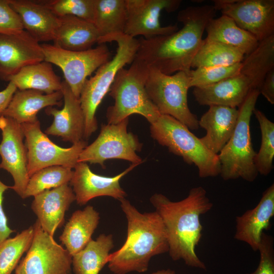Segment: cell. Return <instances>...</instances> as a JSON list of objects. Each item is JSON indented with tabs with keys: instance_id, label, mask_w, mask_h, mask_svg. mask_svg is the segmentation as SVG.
Returning a JSON list of instances; mask_svg holds the SVG:
<instances>
[{
	"instance_id": "obj_1",
	"label": "cell",
	"mask_w": 274,
	"mask_h": 274,
	"mask_svg": "<svg viewBox=\"0 0 274 274\" xmlns=\"http://www.w3.org/2000/svg\"><path fill=\"white\" fill-rule=\"evenodd\" d=\"M216 12L213 5L189 6L181 10L177 20L183 27L170 34L138 40L134 61L166 75L189 72L206 27Z\"/></svg>"
},
{
	"instance_id": "obj_2",
	"label": "cell",
	"mask_w": 274,
	"mask_h": 274,
	"mask_svg": "<svg viewBox=\"0 0 274 274\" xmlns=\"http://www.w3.org/2000/svg\"><path fill=\"white\" fill-rule=\"evenodd\" d=\"M150 201L165 228L168 253L174 261L183 260L190 267L206 269L195 248L202 236L200 217L209 212L213 203L201 186L194 187L184 199L173 201L161 193H155Z\"/></svg>"
},
{
	"instance_id": "obj_3",
	"label": "cell",
	"mask_w": 274,
	"mask_h": 274,
	"mask_svg": "<svg viewBox=\"0 0 274 274\" xmlns=\"http://www.w3.org/2000/svg\"><path fill=\"white\" fill-rule=\"evenodd\" d=\"M119 201L127 221V237L109 255V269L114 274L146 272L153 257L168 252L165 226L156 211L142 213L125 198Z\"/></svg>"
},
{
	"instance_id": "obj_4",
	"label": "cell",
	"mask_w": 274,
	"mask_h": 274,
	"mask_svg": "<svg viewBox=\"0 0 274 274\" xmlns=\"http://www.w3.org/2000/svg\"><path fill=\"white\" fill-rule=\"evenodd\" d=\"M112 42L117 44L115 55L86 80L80 96L85 119L84 140H88L97 130V109L109 91L118 72L133 61L139 45L138 40L123 33L101 38L97 43L99 45Z\"/></svg>"
},
{
	"instance_id": "obj_5",
	"label": "cell",
	"mask_w": 274,
	"mask_h": 274,
	"mask_svg": "<svg viewBox=\"0 0 274 274\" xmlns=\"http://www.w3.org/2000/svg\"><path fill=\"white\" fill-rule=\"evenodd\" d=\"M148 73L147 66L134 60L129 68L118 72L109 91L114 104L107 109V124H117L135 114L143 116L150 124L159 118L161 114L145 88Z\"/></svg>"
},
{
	"instance_id": "obj_6",
	"label": "cell",
	"mask_w": 274,
	"mask_h": 274,
	"mask_svg": "<svg viewBox=\"0 0 274 274\" xmlns=\"http://www.w3.org/2000/svg\"><path fill=\"white\" fill-rule=\"evenodd\" d=\"M151 136L159 145L182 158L189 165L194 164L201 178L215 177L220 174L221 165L218 155L210 151L200 138L172 116L161 115L150 124Z\"/></svg>"
},
{
	"instance_id": "obj_7",
	"label": "cell",
	"mask_w": 274,
	"mask_h": 274,
	"mask_svg": "<svg viewBox=\"0 0 274 274\" xmlns=\"http://www.w3.org/2000/svg\"><path fill=\"white\" fill-rule=\"evenodd\" d=\"M259 91H251L238 108L237 123L230 139L218 154L220 175L224 180L242 178L252 182L258 176L255 152L251 138L250 124Z\"/></svg>"
},
{
	"instance_id": "obj_8",
	"label": "cell",
	"mask_w": 274,
	"mask_h": 274,
	"mask_svg": "<svg viewBox=\"0 0 274 274\" xmlns=\"http://www.w3.org/2000/svg\"><path fill=\"white\" fill-rule=\"evenodd\" d=\"M148 68L145 88L160 114L172 116L189 129L199 128L198 119L188 104L190 71L166 75L155 68Z\"/></svg>"
},
{
	"instance_id": "obj_9",
	"label": "cell",
	"mask_w": 274,
	"mask_h": 274,
	"mask_svg": "<svg viewBox=\"0 0 274 274\" xmlns=\"http://www.w3.org/2000/svg\"><path fill=\"white\" fill-rule=\"evenodd\" d=\"M128 119L117 124H101L97 138L83 150L78 162L98 164L103 168L106 161L111 159L141 164L143 160L136 152L141 150L143 144L136 135L127 131Z\"/></svg>"
},
{
	"instance_id": "obj_10",
	"label": "cell",
	"mask_w": 274,
	"mask_h": 274,
	"mask_svg": "<svg viewBox=\"0 0 274 274\" xmlns=\"http://www.w3.org/2000/svg\"><path fill=\"white\" fill-rule=\"evenodd\" d=\"M44 60L58 66L65 81L78 98L88 77L111 59V53L105 44L85 51L65 50L55 45H41Z\"/></svg>"
},
{
	"instance_id": "obj_11",
	"label": "cell",
	"mask_w": 274,
	"mask_h": 274,
	"mask_svg": "<svg viewBox=\"0 0 274 274\" xmlns=\"http://www.w3.org/2000/svg\"><path fill=\"white\" fill-rule=\"evenodd\" d=\"M27 150V172L29 178L46 167L61 165L74 168L83 150L88 145L82 140L69 148L54 144L41 129L39 120L21 124Z\"/></svg>"
},
{
	"instance_id": "obj_12",
	"label": "cell",
	"mask_w": 274,
	"mask_h": 274,
	"mask_svg": "<svg viewBox=\"0 0 274 274\" xmlns=\"http://www.w3.org/2000/svg\"><path fill=\"white\" fill-rule=\"evenodd\" d=\"M33 226L31 244L15 274H71L72 256L42 229L37 220Z\"/></svg>"
},
{
	"instance_id": "obj_13",
	"label": "cell",
	"mask_w": 274,
	"mask_h": 274,
	"mask_svg": "<svg viewBox=\"0 0 274 274\" xmlns=\"http://www.w3.org/2000/svg\"><path fill=\"white\" fill-rule=\"evenodd\" d=\"M126 21L123 33L135 38L142 36L149 39L172 33L179 29L178 25L162 26L159 17L165 10L170 13L176 11L181 0H125Z\"/></svg>"
},
{
	"instance_id": "obj_14",
	"label": "cell",
	"mask_w": 274,
	"mask_h": 274,
	"mask_svg": "<svg viewBox=\"0 0 274 274\" xmlns=\"http://www.w3.org/2000/svg\"><path fill=\"white\" fill-rule=\"evenodd\" d=\"M215 8L259 42L274 35L273 0H214Z\"/></svg>"
},
{
	"instance_id": "obj_15",
	"label": "cell",
	"mask_w": 274,
	"mask_h": 274,
	"mask_svg": "<svg viewBox=\"0 0 274 274\" xmlns=\"http://www.w3.org/2000/svg\"><path fill=\"white\" fill-rule=\"evenodd\" d=\"M2 139L0 143V169L9 173L14 180L10 186L22 198L28 184L27 150L21 124L14 119L0 117Z\"/></svg>"
},
{
	"instance_id": "obj_16",
	"label": "cell",
	"mask_w": 274,
	"mask_h": 274,
	"mask_svg": "<svg viewBox=\"0 0 274 274\" xmlns=\"http://www.w3.org/2000/svg\"><path fill=\"white\" fill-rule=\"evenodd\" d=\"M138 164H131L125 170L113 177L95 174L87 163L78 162L70 182L78 204L83 206L99 196H109L120 200L127 196L121 187L120 180Z\"/></svg>"
},
{
	"instance_id": "obj_17",
	"label": "cell",
	"mask_w": 274,
	"mask_h": 274,
	"mask_svg": "<svg viewBox=\"0 0 274 274\" xmlns=\"http://www.w3.org/2000/svg\"><path fill=\"white\" fill-rule=\"evenodd\" d=\"M44 61L42 47L26 31L0 33V78L7 79L22 68Z\"/></svg>"
},
{
	"instance_id": "obj_18",
	"label": "cell",
	"mask_w": 274,
	"mask_h": 274,
	"mask_svg": "<svg viewBox=\"0 0 274 274\" xmlns=\"http://www.w3.org/2000/svg\"><path fill=\"white\" fill-rule=\"evenodd\" d=\"M61 90L63 107L61 110L53 107L45 109V113L53 116V121L44 132L74 144L84 140V116L79 98L74 94L65 81L62 82Z\"/></svg>"
},
{
	"instance_id": "obj_19",
	"label": "cell",
	"mask_w": 274,
	"mask_h": 274,
	"mask_svg": "<svg viewBox=\"0 0 274 274\" xmlns=\"http://www.w3.org/2000/svg\"><path fill=\"white\" fill-rule=\"evenodd\" d=\"M75 201L72 188L65 184L35 196L31 209L42 229L53 237L56 229L63 225L65 212Z\"/></svg>"
},
{
	"instance_id": "obj_20",
	"label": "cell",
	"mask_w": 274,
	"mask_h": 274,
	"mask_svg": "<svg viewBox=\"0 0 274 274\" xmlns=\"http://www.w3.org/2000/svg\"><path fill=\"white\" fill-rule=\"evenodd\" d=\"M274 216V184L263 193L255 207L236 217L234 238L247 244L254 251H258L262 233L270 226Z\"/></svg>"
},
{
	"instance_id": "obj_21",
	"label": "cell",
	"mask_w": 274,
	"mask_h": 274,
	"mask_svg": "<svg viewBox=\"0 0 274 274\" xmlns=\"http://www.w3.org/2000/svg\"><path fill=\"white\" fill-rule=\"evenodd\" d=\"M238 115L236 108L209 106L198 120V125L206 131V135L200 140L210 151L217 155L220 153L233 134Z\"/></svg>"
},
{
	"instance_id": "obj_22",
	"label": "cell",
	"mask_w": 274,
	"mask_h": 274,
	"mask_svg": "<svg viewBox=\"0 0 274 274\" xmlns=\"http://www.w3.org/2000/svg\"><path fill=\"white\" fill-rule=\"evenodd\" d=\"M252 90L248 79L239 73L208 86L194 88L193 94L201 106L236 108L241 106Z\"/></svg>"
},
{
	"instance_id": "obj_23",
	"label": "cell",
	"mask_w": 274,
	"mask_h": 274,
	"mask_svg": "<svg viewBox=\"0 0 274 274\" xmlns=\"http://www.w3.org/2000/svg\"><path fill=\"white\" fill-rule=\"evenodd\" d=\"M19 15L24 30L38 42L53 41L59 17L42 2L29 0H8Z\"/></svg>"
},
{
	"instance_id": "obj_24",
	"label": "cell",
	"mask_w": 274,
	"mask_h": 274,
	"mask_svg": "<svg viewBox=\"0 0 274 274\" xmlns=\"http://www.w3.org/2000/svg\"><path fill=\"white\" fill-rule=\"evenodd\" d=\"M61 90L45 94L35 90H17L3 116L12 118L20 124L33 123L39 112L49 107L62 105Z\"/></svg>"
},
{
	"instance_id": "obj_25",
	"label": "cell",
	"mask_w": 274,
	"mask_h": 274,
	"mask_svg": "<svg viewBox=\"0 0 274 274\" xmlns=\"http://www.w3.org/2000/svg\"><path fill=\"white\" fill-rule=\"evenodd\" d=\"M59 17L53 40L54 45L65 50L81 51L97 43L99 33L94 24L74 16Z\"/></svg>"
},
{
	"instance_id": "obj_26",
	"label": "cell",
	"mask_w": 274,
	"mask_h": 274,
	"mask_svg": "<svg viewBox=\"0 0 274 274\" xmlns=\"http://www.w3.org/2000/svg\"><path fill=\"white\" fill-rule=\"evenodd\" d=\"M100 219L93 206L75 211L65 224L59 240L73 256L82 250L92 239Z\"/></svg>"
},
{
	"instance_id": "obj_27",
	"label": "cell",
	"mask_w": 274,
	"mask_h": 274,
	"mask_svg": "<svg viewBox=\"0 0 274 274\" xmlns=\"http://www.w3.org/2000/svg\"><path fill=\"white\" fill-rule=\"evenodd\" d=\"M6 81L12 82L18 90H35L45 94L61 90L62 87L52 64L45 60L22 68Z\"/></svg>"
},
{
	"instance_id": "obj_28",
	"label": "cell",
	"mask_w": 274,
	"mask_h": 274,
	"mask_svg": "<svg viewBox=\"0 0 274 274\" xmlns=\"http://www.w3.org/2000/svg\"><path fill=\"white\" fill-rule=\"evenodd\" d=\"M205 31L207 39L238 48L246 55L252 52L259 43L251 33L239 27L231 18L224 15L211 19Z\"/></svg>"
},
{
	"instance_id": "obj_29",
	"label": "cell",
	"mask_w": 274,
	"mask_h": 274,
	"mask_svg": "<svg viewBox=\"0 0 274 274\" xmlns=\"http://www.w3.org/2000/svg\"><path fill=\"white\" fill-rule=\"evenodd\" d=\"M114 243L112 234H100L91 239L80 251L72 256L75 274H99L108 263V257Z\"/></svg>"
},
{
	"instance_id": "obj_30",
	"label": "cell",
	"mask_w": 274,
	"mask_h": 274,
	"mask_svg": "<svg viewBox=\"0 0 274 274\" xmlns=\"http://www.w3.org/2000/svg\"><path fill=\"white\" fill-rule=\"evenodd\" d=\"M274 69V35L259 42L257 47L245 56L240 73L250 82L253 89L259 91L267 74Z\"/></svg>"
},
{
	"instance_id": "obj_31",
	"label": "cell",
	"mask_w": 274,
	"mask_h": 274,
	"mask_svg": "<svg viewBox=\"0 0 274 274\" xmlns=\"http://www.w3.org/2000/svg\"><path fill=\"white\" fill-rule=\"evenodd\" d=\"M245 56L238 48L206 38L193 58L191 67L231 65L242 62Z\"/></svg>"
},
{
	"instance_id": "obj_32",
	"label": "cell",
	"mask_w": 274,
	"mask_h": 274,
	"mask_svg": "<svg viewBox=\"0 0 274 274\" xmlns=\"http://www.w3.org/2000/svg\"><path fill=\"white\" fill-rule=\"evenodd\" d=\"M125 21V0H95L93 23L99 33V39L123 33Z\"/></svg>"
},
{
	"instance_id": "obj_33",
	"label": "cell",
	"mask_w": 274,
	"mask_h": 274,
	"mask_svg": "<svg viewBox=\"0 0 274 274\" xmlns=\"http://www.w3.org/2000/svg\"><path fill=\"white\" fill-rule=\"evenodd\" d=\"M73 175L72 168L63 166L43 168L30 177L22 198L34 197L45 190L68 184Z\"/></svg>"
},
{
	"instance_id": "obj_34",
	"label": "cell",
	"mask_w": 274,
	"mask_h": 274,
	"mask_svg": "<svg viewBox=\"0 0 274 274\" xmlns=\"http://www.w3.org/2000/svg\"><path fill=\"white\" fill-rule=\"evenodd\" d=\"M34 235L33 225L0 244V274H11L25 252L29 249Z\"/></svg>"
},
{
	"instance_id": "obj_35",
	"label": "cell",
	"mask_w": 274,
	"mask_h": 274,
	"mask_svg": "<svg viewBox=\"0 0 274 274\" xmlns=\"http://www.w3.org/2000/svg\"><path fill=\"white\" fill-rule=\"evenodd\" d=\"M260 126L261 145L255 157V165L258 174L267 176L273 169L274 159V123L262 111H253Z\"/></svg>"
},
{
	"instance_id": "obj_36",
	"label": "cell",
	"mask_w": 274,
	"mask_h": 274,
	"mask_svg": "<svg viewBox=\"0 0 274 274\" xmlns=\"http://www.w3.org/2000/svg\"><path fill=\"white\" fill-rule=\"evenodd\" d=\"M242 62L223 66L191 69L190 88L208 86L240 73Z\"/></svg>"
},
{
	"instance_id": "obj_37",
	"label": "cell",
	"mask_w": 274,
	"mask_h": 274,
	"mask_svg": "<svg viewBox=\"0 0 274 274\" xmlns=\"http://www.w3.org/2000/svg\"><path fill=\"white\" fill-rule=\"evenodd\" d=\"M42 3L58 17L70 15L93 22L95 0H51Z\"/></svg>"
},
{
	"instance_id": "obj_38",
	"label": "cell",
	"mask_w": 274,
	"mask_h": 274,
	"mask_svg": "<svg viewBox=\"0 0 274 274\" xmlns=\"http://www.w3.org/2000/svg\"><path fill=\"white\" fill-rule=\"evenodd\" d=\"M260 261L256 269L247 274H274V239L264 232L258 247Z\"/></svg>"
},
{
	"instance_id": "obj_39",
	"label": "cell",
	"mask_w": 274,
	"mask_h": 274,
	"mask_svg": "<svg viewBox=\"0 0 274 274\" xmlns=\"http://www.w3.org/2000/svg\"><path fill=\"white\" fill-rule=\"evenodd\" d=\"M23 30L21 19L9 1L0 0V33H17Z\"/></svg>"
},
{
	"instance_id": "obj_40",
	"label": "cell",
	"mask_w": 274,
	"mask_h": 274,
	"mask_svg": "<svg viewBox=\"0 0 274 274\" xmlns=\"http://www.w3.org/2000/svg\"><path fill=\"white\" fill-rule=\"evenodd\" d=\"M9 188L10 186L5 184L0 180V244L8 238L12 233L15 232V230L11 229L8 225L7 218L3 206L4 193Z\"/></svg>"
},
{
	"instance_id": "obj_41",
	"label": "cell",
	"mask_w": 274,
	"mask_h": 274,
	"mask_svg": "<svg viewBox=\"0 0 274 274\" xmlns=\"http://www.w3.org/2000/svg\"><path fill=\"white\" fill-rule=\"evenodd\" d=\"M259 92L270 104H274V69L266 76Z\"/></svg>"
},
{
	"instance_id": "obj_42",
	"label": "cell",
	"mask_w": 274,
	"mask_h": 274,
	"mask_svg": "<svg viewBox=\"0 0 274 274\" xmlns=\"http://www.w3.org/2000/svg\"><path fill=\"white\" fill-rule=\"evenodd\" d=\"M17 90V88L15 84L9 81L6 87L0 91V117L3 116Z\"/></svg>"
},
{
	"instance_id": "obj_43",
	"label": "cell",
	"mask_w": 274,
	"mask_h": 274,
	"mask_svg": "<svg viewBox=\"0 0 274 274\" xmlns=\"http://www.w3.org/2000/svg\"><path fill=\"white\" fill-rule=\"evenodd\" d=\"M151 274H177L175 271L169 268L161 269L153 272Z\"/></svg>"
}]
</instances>
